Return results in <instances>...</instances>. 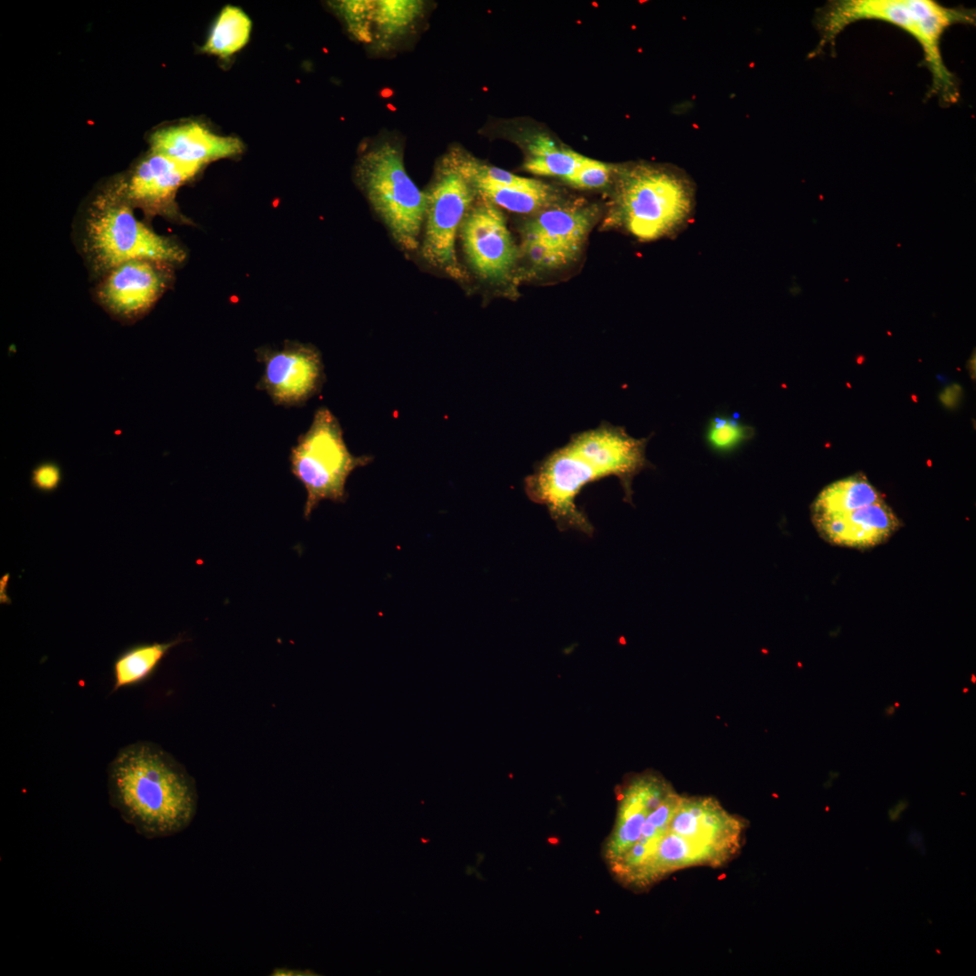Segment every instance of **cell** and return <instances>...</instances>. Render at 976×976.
<instances>
[{"mask_svg": "<svg viewBox=\"0 0 976 976\" xmlns=\"http://www.w3.org/2000/svg\"><path fill=\"white\" fill-rule=\"evenodd\" d=\"M123 178L104 187L92 200L83 226V249L89 264L100 275L133 259H147L170 266L185 259V252L170 239L157 234L134 213Z\"/></svg>", "mask_w": 976, "mask_h": 976, "instance_id": "277c9868", "label": "cell"}, {"mask_svg": "<svg viewBox=\"0 0 976 976\" xmlns=\"http://www.w3.org/2000/svg\"><path fill=\"white\" fill-rule=\"evenodd\" d=\"M372 459L353 455L337 418L326 407L316 409L310 427L298 436L289 455L291 473L306 491L305 518L309 520L322 501L344 502L349 475Z\"/></svg>", "mask_w": 976, "mask_h": 976, "instance_id": "8992f818", "label": "cell"}, {"mask_svg": "<svg viewBox=\"0 0 976 976\" xmlns=\"http://www.w3.org/2000/svg\"><path fill=\"white\" fill-rule=\"evenodd\" d=\"M745 829L743 820L715 798L681 796L668 831L709 849L726 863L740 849Z\"/></svg>", "mask_w": 976, "mask_h": 976, "instance_id": "7c38bea8", "label": "cell"}, {"mask_svg": "<svg viewBox=\"0 0 976 976\" xmlns=\"http://www.w3.org/2000/svg\"><path fill=\"white\" fill-rule=\"evenodd\" d=\"M8 578H9V574H6L4 577H2L1 581H0V593H1L0 594V602H1V604H10V599L7 597V596L5 594V587H6L7 582H8Z\"/></svg>", "mask_w": 976, "mask_h": 976, "instance_id": "1f68e13d", "label": "cell"}, {"mask_svg": "<svg viewBox=\"0 0 976 976\" xmlns=\"http://www.w3.org/2000/svg\"><path fill=\"white\" fill-rule=\"evenodd\" d=\"M907 841L910 846L919 849L924 845V836L920 831L913 827L909 831Z\"/></svg>", "mask_w": 976, "mask_h": 976, "instance_id": "4dcf8cb0", "label": "cell"}, {"mask_svg": "<svg viewBox=\"0 0 976 976\" xmlns=\"http://www.w3.org/2000/svg\"><path fill=\"white\" fill-rule=\"evenodd\" d=\"M592 223V213L580 209H552L543 211L526 228V233L576 256Z\"/></svg>", "mask_w": 976, "mask_h": 976, "instance_id": "ac0fdd59", "label": "cell"}, {"mask_svg": "<svg viewBox=\"0 0 976 976\" xmlns=\"http://www.w3.org/2000/svg\"><path fill=\"white\" fill-rule=\"evenodd\" d=\"M960 391L961 390H960L959 387H957V386H953V387H950V388L946 389V390L944 391V393L941 397L943 404L948 405L950 407L954 405L956 400L960 397Z\"/></svg>", "mask_w": 976, "mask_h": 976, "instance_id": "f546056e", "label": "cell"}, {"mask_svg": "<svg viewBox=\"0 0 976 976\" xmlns=\"http://www.w3.org/2000/svg\"><path fill=\"white\" fill-rule=\"evenodd\" d=\"M918 850H919V852H920V854H921L922 856L925 855V853H926V848H925L924 844V845H922V846H921V847H920V848L918 849Z\"/></svg>", "mask_w": 976, "mask_h": 976, "instance_id": "836d02e7", "label": "cell"}, {"mask_svg": "<svg viewBox=\"0 0 976 976\" xmlns=\"http://www.w3.org/2000/svg\"><path fill=\"white\" fill-rule=\"evenodd\" d=\"M460 230L464 251L474 272L489 281L505 279L515 265L517 249L502 211L484 201L468 211Z\"/></svg>", "mask_w": 976, "mask_h": 976, "instance_id": "8fae6325", "label": "cell"}, {"mask_svg": "<svg viewBox=\"0 0 976 976\" xmlns=\"http://www.w3.org/2000/svg\"><path fill=\"white\" fill-rule=\"evenodd\" d=\"M171 267L147 259L121 263L102 276L97 300L113 318L135 323L151 310L167 288Z\"/></svg>", "mask_w": 976, "mask_h": 976, "instance_id": "9c48e42d", "label": "cell"}, {"mask_svg": "<svg viewBox=\"0 0 976 976\" xmlns=\"http://www.w3.org/2000/svg\"><path fill=\"white\" fill-rule=\"evenodd\" d=\"M629 436L624 427L603 421L595 428L575 433L563 446L538 462L524 480L528 498L544 506L561 530L592 535L593 525L577 506L583 488L597 480L615 476L632 503L635 475L652 467L645 449L649 440Z\"/></svg>", "mask_w": 976, "mask_h": 976, "instance_id": "6da1fadb", "label": "cell"}, {"mask_svg": "<svg viewBox=\"0 0 976 976\" xmlns=\"http://www.w3.org/2000/svg\"><path fill=\"white\" fill-rule=\"evenodd\" d=\"M61 480V469L53 463H44L32 472V483L40 491L55 490Z\"/></svg>", "mask_w": 976, "mask_h": 976, "instance_id": "83f0119b", "label": "cell"}, {"mask_svg": "<svg viewBox=\"0 0 976 976\" xmlns=\"http://www.w3.org/2000/svg\"><path fill=\"white\" fill-rule=\"evenodd\" d=\"M180 639L134 646L120 654L113 664V691L147 678Z\"/></svg>", "mask_w": 976, "mask_h": 976, "instance_id": "44dd1931", "label": "cell"}, {"mask_svg": "<svg viewBox=\"0 0 976 976\" xmlns=\"http://www.w3.org/2000/svg\"><path fill=\"white\" fill-rule=\"evenodd\" d=\"M812 522L828 542L854 548L877 545L900 526L884 500L842 514L812 517Z\"/></svg>", "mask_w": 976, "mask_h": 976, "instance_id": "2e32d148", "label": "cell"}, {"mask_svg": "<svg viewBox=\"0 0 976 976\" xmlns=\"http://www.w3.org/2000/svg\"><path fill=\"white\" fill-rule=\"evenodd\" d=\"M474 192L473 183L461 165L460 151L446 155L426 192L421 252L429 264L454 277L461 276L455 251V238L469 211Z\"/></svg>", "mask_w": 976, "mask_h": 976, "instance_id": "ba28073f", "label": "cell"}, {"mask_svg": "<svg viewBox=\"0 0 976 976\" xmlns=\"http://www.w3.org/2000/svg\"><path fill=\"white\" fill-rule=\"evenodd\" d=\"M264 373L257 389L264 390L276 405H304L316 395L324 382L320 353L310 345L286 343L279 351L259 352Z\"/></svg>", "mask_w": 976, "mask_h": 976, "instance_id": "30bf717a", "label": "cell"}, {"mask_svg": "<svg viewBox=\"0 0 976 976\" xmlns=\"http://www.w3.org/2000/svg\"><path fill=\"white\" fill-rule=\"evenodd\" d=\"M972 13L948 8L931 0H841L826 5L820 15L822 40H833L847 25L859 20H880L900 27L923 49L933 77L934 91L944 101L956 99L953 76L945 67L940 42L944 31L957 23H971Z\"/></svg>", "mask_w": 976, "mask_h": 976, "instance_id": "3957f363", "label": "cell"}, {"mask_svg": "<svg viewBox=\"0 0 976 976\" xmlns=\"http://www.w3.org/2000/svg\"><path fill=\"white\" fill-rule=\"evenodd\" d=\"M107 788L111 807L147 840L183 831L197 812L194 779L171 754L150 741L118 750L107 768Z\"/></svg>", "mask_w": 976, "mask_h": 976, "instance_id": "7a4b0ae2", "label": "cell"}, {"mask_svg": "<svg viewBox=\"0 0 976 976\" xmlns=\"http://www.w3.org/2000/svg\"><path fill=\"white\" fill-rule=\"evenodd\" d=\"M883 500L864 476H850L825 487L812 507V517L837 515Z\"/></svg>", "mask_w": 976, "mask_h": 976, "instance_id": "d6986e66", "label": "cell"}, {"mask_svg": "<svg viewBox=\"0 0 976 976\" xmlns=\"http://www.w3.org/2000/svg\"><path fill=\"white\" fill-rule=\"evenodd\" d=\"M693 206V192L681 174L637 165L623 174L617 189V221L641 240H654L680 229Z\"/></svg>", "mask_w": 976, "mask_h": 976, "instance_id": "5b68a950", "label": "cell"}, {"mask_svg": "<svg viewBox=\"0 0 976 976\" xmlns=\"http://www.w3.org/2000/svg\"><path fill=\"white\" fill-rule=\"evenodd\" d=\"M530 156L524 164L527 171L547 176L567 179L582 164L586 156L577 152L558 148L548 136H537L529 145Z\"/></svg>", "mask_w": 976, "mask_h": 976, "instance_id": "603a6c76", "label": "cell"}, {"mask_svg": "<svg viewBox=\"0 0 976 976\" xmlns=\"http://www.w3.org/2000/svg\"><path fill=\"white\" fill-rule=\"evenodd\" d=\"M470 181L484 201L518 213L536 211L553 200L552 191L545 183L537 187H511L479 179Z\"/></svg>", "mask_w": 976, "mask_h": 976, "instance_id": "7402d4cb", "label": "cell"}, {"mask_svg": "<svg viewBox=\"0 0 976 976\" xmlns=\"http://www.w3.org/2000/svg\"><path fill=\"white\" fill-rule=\"evenodd\" d=\"M674 792L664 778L653 774L638 775L623 789L615 824L605 847L610 868L637 842L647 816Z\"/></svg>", "mask_w": 976, "mask_h": 976, "instance_id": "5bb4252c", "label": "cell"}, {"mask_svg": "<svg viewBox=\"0 0 976 976\" xmlns=\"http://www.w3.org/2000/svg\"><path fill=\"white\" fill-rule=\"evenodd\" d=\"M830 774H832V772H830ZM838 776H839V773H838V772H833V775H831V777L832 779H834V778H837Z\"/></svg>", "mask_w": 976, "mask_h": 976, "instance_id": "e575fe53", "label": "cell"}, {"mask_svg": "<svg viewBox=\"0 0 976 976\" xmlns=\"http://www.w3.org/2000/svg\"><path fill=\"white\" fill-rule=\"evenodd\" d=\"M202 169L150 151L128 177L123 178L125 192L134 208L146 217L176 218L178 190Z\"/></svg>", "mask_w": 976, "mask_h": 976, "instance_id": "4fadbf2b", "label": "cell"}, {"mask_svg": "<svg viewBox=\"0 0 976 976\" xmlns=\"http://www.w3.org/2000/svg\"><path fill=\"white\" fill-rule=\"evenodd\" d=\"M723 864L714 852L668 831L629 886L643 888L684 868L698 865L718 867Z\"/></svg>", "mask_w": 976, "mask_h": 976, "instance_id": "e0dca14e", "label": "cell"}, {"mask_svg": "<svg viewBox=\"0 0 976 976\" xmlns=\"http://www.w3.org/2000/svg\"><path fill=\"white\" fill-rule=\"evenodd\" d=\"M524 250L533 264L541 267H558L569 262L575 256L556 247L545 239L526 233Z\"/></svg>", "mask_w": 976, "mask_h": 976, "instance_id": "484cf974", "label": "cell"}, {"mask_svg": "<svg viewBox=\"0 0 976 976\" xmlns=\"http://www.w3.org/2000/svg\"><path fill=\"white\" fill-rule=\"evenodd\" d=\"M754 435L753 427L742 424L737 418L718 415L709 420L706 440L713 450L728 453L750 440Z\"/></svg>", "mask_w": 976, "mask_h": 976, "instance_id": "cb8c5ba5", "label": "cell"}, {"mask_svg": "<svg viewBox=\"0 0 976 976\" xmlns=\"http://www.w3.org/2000/svg\"><path fill=\"white\" fill-rule=\"evenodd\" d=\"M357 178L368 201L405 250H415L424 223L427 196L408 176L400 149L390 142L365 152Z\"/></svg>", "mask_w": 976, "mask_h": 976, "instance_id": "52a82bcc", "label": "cell"}, {"mask_svg": "<svg viewBox=\"0 0 976 976\" xmlns=\"http://www.w3.org/2000/svg\"><path fill=\"white\" fill-rule=\"evenodd\" d=\"M967 691H968V690H967V688H965V689L963 690V692H967Z\"/></svg>", "mask_w": 976, "mask_h": 976, "instance_id": "74e56055", "label": "cell"}, {"mask_svg": "<svg viewBox=\"0 0 976 976\" xmlns=\"http://www.w3.org/2000/svg\"><path fill=\"white\" fill-rule=\"evenodd\" d=\"M251 21L244 11L233 5H226L215 20L202 52L229 58L241 50L249 42Z\"/></svg>", "mask_w": 976, "mask_h": 976, "instance_id": "ffe728a7", "label": "cell"}, {"mask_svg": "<svg viewBox=\"0 0 976 976\" xmlns=\"http://www.w3.org/2000/svg\"><path fill=\"white\" fill-rule=\"evenodd\" d=\"M909 802L906 798L898 800L894 805H892L887 811V816L890 821H897L902 813L907 809Z\"/></svg>", "mask_w": 976, "mask_h": 976, "instance_id": "f1b7e54d", "label": "cell"}, {"mask_svg": "<svg viewBox=\"0 0 976 976\" xmlns=\"http://www.w3.org/2000/svg\"><path fill=\"white\" fill-rule=\"evenodd\" d=\"M895 712H896V709H895V706H894L893 704H890V705H888V706H887V708H886V709H884V713H885V715H886L887 717H892V716H894V715H895Z\"/></svg>", "mask_w": 976, "mask_h": 976, "instance_id": "d6a6232c", "label": "cell"}, {"mask_svg": "<svg viewBox=\"0 0 976 976\" xmlns=\"http://www.w3.org/2000/svg\"><path fill=\"white\" fill-rule=\"evenodd\" d=\"M610 174L611 169L607 164L586 157L578 169L566 181L579 188H599L607 183Z\"/></svg>", "mask_w": 976, "mask_h": 976, "instance_id": "4316f807", "label": "cell"}, {"mask_svg": "<svg viewBox=\"0 0 976 976\" xmlns=\"http://www.w3.org/2000/svg\"><path fill=\"white\" fill-rule=\"evenodd\" d=\"M149 144L151 152L200 167L237 156L244 149L238 137L215 134L199 121L162 127L151 135Z\"/></svg>", "mask_w": 976, "mask_h": 976, "instance_id": "9a60e30c", "label": "cell"}, {"mask_svg": "<svg viewBox=\"0 0 976 976\" xmlns=\"http://www.w3.org/2000/svg\"><path fill=\"white\" fill-rule=\"evenodd\" d=\"M421 11V3L418 1H377L374 2L371 20H374L381 33L396 34L405 29Z\"/></svg>", "mask_w": 976, "mask_h": 976, "instance_id": "d4e9b609", "label": "cell"}, {"mask_svg": "<svg viewBox=\"0 0 976 976\" xmlns=\"http://www.w3.org/2000/svg\"><path fill=\"white\" fill-rule=\"evenodd\" d=\"M975 680H975V675H974V674H972V675H971V682H972L973 684H975V683H976V681H975Z\"/></svg>", "mask_w": 976, "mask_h": 976, "instance_id": "d590c367", "label": "cell"}, {"mask_svg": "<svg viewBox=\"0 0 976 976\" xmlns=\"http://www.w3.org/2000/svg\"><path fill=\"white\" fill-rule=\"evenodd\" d=\"M894 706H895V707H898V706H899V703H898V702H896V703L894 704Z\"/></svg>", "mask_w": 976, "mask_h": 976, "instance_id": "8d00e7d4", "label": "cell"}]
</instances>
